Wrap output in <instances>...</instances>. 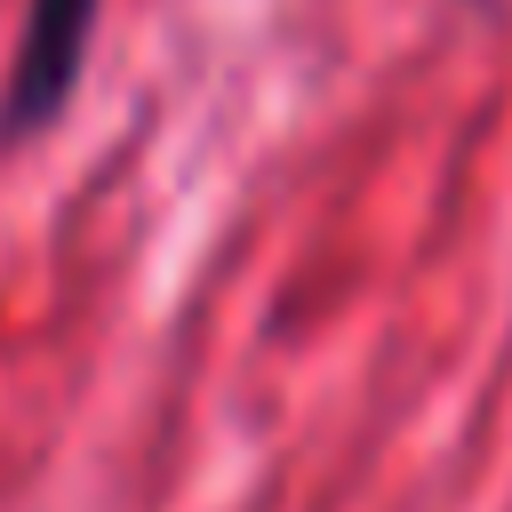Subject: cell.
Here are the masks:
<instances>
[{"label":"cell","instance_id":"obj_1","mask_svg":"<svg viewBox=\"0 0 512 512\" xmlns=\"http://www.w3.org/2000/svg\"><path fill=\"white\" fill-rule=\"evenodd\" d=\"M96 8L104 0H24V32H16L8 80H0V144L48 128L64 112V96L80 88V64H88Z\"/></svg>","mask_w":512,"mask_h":512}]
</instances>
